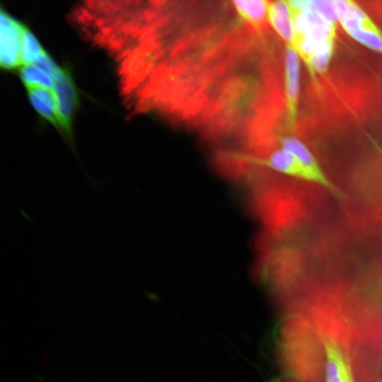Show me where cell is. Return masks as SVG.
<instances>
[{"label":"cell","instance_id":"1","mask_svg":"<svg viewBox=\"0 0 382 382\" xmlns=\"http://www.w3.org/2000/svg\"><path fill=\"white\" fill-rule=\"evenodd\" d=\"M301 58L295 50L285 45L284 54V89L285 125L296 130L299 112L301 87Z\"/></svg>","mask_w":382,"mask_h":382},{"label":"cell","instance_id":"4","mask_svg":"<svg viewBox=\"0 0 382 382\" xmlns=\"http://www.w3.org/2000/svg\"><path fill=\"white\" fill-rule=\"evenodd\" d=\"M54 94L62 131L69 137L72 132L74 115L78 104V94L69 71L59 67L53 75Z\"/></svg>","mask_w":382,"mask_h":382},{"label":"cell","instance_id":"14","mask_svg":"<svg viewBox=\"0 0 382 382\" xmlns=\"http://www.w3.org/2000/svg\"><path fill=\"white\" fill-rule=\"evenodd\" d=\"M371 141H372V143L374 144V146L376 147V149H377L378 152L380 154V155H381V156L382 158V149L378 145V144H377L375 141H374L373 139H371Z\"/></svg>","mask_w":382,"mask_h":382},{"label":"cell","instance_id":"9","mask_svg":"<svg viewBox=\"0 0 382 382\" xmlns=\"http://www.w3.org/2000/svg\"><path fill=\"white\" fill-rule=\"evenodd\" d=\"M268 2L265 0H236L231 3L239 17L254 28L260 29L267 21Z\"/></svg>","mask_w":382,"mask_h":382},{"label":"cell","instance_id":"16","mask_svg":"<svg viewBox=\"0 0 382 382\" xmlns=\"http://www.w3.org/2000/svg\"><path fill=\"white\" fill-rule=\"evenodd\" d=\"M352 382H354V380H352Z\"/></svg>","mask_w":382,"mask_h":382},{"label":"cell","instance_id":"11","mask_svg":"<svg viewBox=\"0 0 382 382\" xmlns=\"http://www.w3.org/2000/svg\"><path fill=\"white\" fill-rule=\"evenodd\" d=\"M335 38L328 40L304 62L313 76L327 71L334 54Z\"/></svg>","mask_w":382,"mask_h":382},{"label":"cell","instance_id":"5","mask_svg":"<svg viewBox=\"0 0 382 382\" xmlns=\"http://www.w3.org/2000/svg\"><path fill=\"white\" fill-rule=\"evenodd\" d=\"M267 22L276 33L284 41L285 45L293 46L296 35L293 15L288 1H269Z\"/></svg>","mask_w":382,"mask_h":382},{"label":"cell","instance_id":"2","mask_svg":"<svg viewBox=\"0 0 382 382\" xmlns=\"http://www.w3.org/2000/svg\"><path fill=\"white\" fill-rule=\"evenodd\" d=\"M25 26L4 10L0 13V64L13 69L21 63V42Z\"/></svg>","mask_w":382,"mask_h":382},{"label":"cell","instance_id":"12","mask_svg":"<svg viewBox=\"0 0 382 382\" xmlns=\"http://www.w3.org/2000/svg\"><path fill=\"white\" fill-rule=\"evenodd\" d=\"M20 76L27 88L53 89L54 86L53 76L37 64L23 65L20 70Z\"/></svg>","mask_w":382,"mask_h":382},{"label":"cell","instance_id":"8","mask_svg":"<svg viewBox=\"0 0 382 382\" xmlns=\"http://www.w3.org/2000/svg\"><path fill=\"white\" fill-rule=\"evenodd\" d=\"M265 163L282 173L312 183L311 177L299 161L283 148L273 151Z\"/></svg>","mask_w":382,"mask_h":382},{"label":"cell","instance_id":"15","mask_svg":"<svg viewBox=\"0 0 382 382\" xmlns=\"http://www.w3.org/2000/svg\"><path fill=\"white\" fill-rule=\"evenodd\" d=\"M38 382H41V379H37Z\"/></svg>","mask_w":382,"mask_h":382},{"label":"cell","instance_id":"13","mask_svg":"<svg viewBox=\"0 0 382 382\" xmlns=\"http://www.w3.org/2000/svg\"><path fill=\"white\" fill-rule=\"evenodd\" d=\"M21 63L37 64L47 54L33 33L25 27L21 42Z\"/></svg>","mask_w":382,"mask_h":382},{"label":"cell","instance_id":"3","mask_svg":"<svg viewBox=\"0 0 382 382\" xmlns=\"http://www.w3.org/2000/svg\"><path fill=\"white\" fill-rule=\"evenodd\" d=\"M281 148L291 152L299 161L312 179V183L323 187L337 198L344 197L343 192L329 178L318 159L308 146L294 136L280 139Z\"/></svg>","mask_w":382,"mask_h":382},{"label":"cell","instance_id":"7","mask_svg":"<svg viewBox=\"0 0 382 382\" xmlns=\"http://www.w3.org/2000/svg\"><path fill=\"white\" fill-rule=\"evenodd\" d=\"M27 90L29 100L35 111L62 131L53 90L45 88H28Z\"/></svg>","mask_w":382,"mask_h":382},{"label":"cell","instance_id":"6","mask_svg":"<svg viewBox=\"0 0 382 382\" xmlns=\"http://www.w3.org/2000/svg\"><path fill=\"white\" fill-rule=\"evenodd\" d=\"M325 353V382H352L351 368L337 344L329 338L323 340Z\"/></svg>","mask_w":382,"mask_h":382},{"label":"cell","instance_id":"10","mask_svg":"<svg viewBox=\"0 0 382 382\" xmlns=\"http://www.w3.org/2000/svg\"><path fill=\"white\" fill-rule=\"evenodd\" d=\"M347 34L358 43L382 55V31L374 21Z\"/></svg>","mask_w":382,"mask_h":382}]
</instances>
